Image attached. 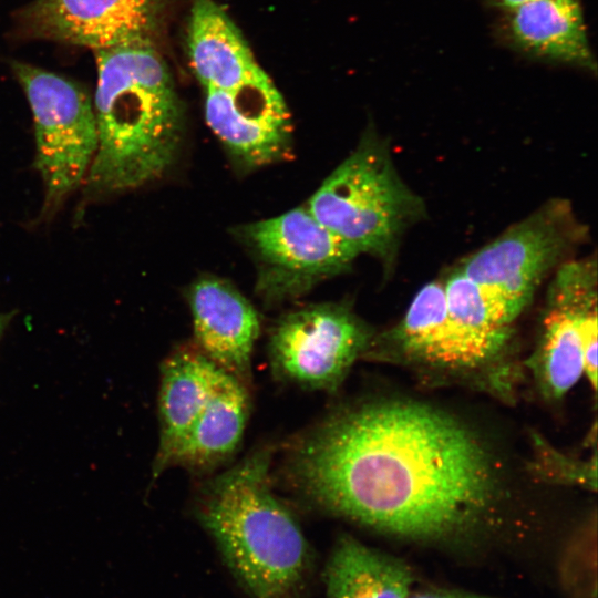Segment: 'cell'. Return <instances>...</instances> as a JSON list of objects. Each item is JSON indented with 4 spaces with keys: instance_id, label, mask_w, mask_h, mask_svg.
I'll use <instances>...</instances> for the list:
<instances>
[{
    "instance_id": "13",
    "label": "cell",
    "mask_w": 598,
    "mask_h": 598,
    "mask_svg": "<svg viewBox=\"0 0 598 598\" xmlns=\"http://www.w3.org/2000/svg\"><path fill=\"white\" fill-rule=\"evenodd\" d=\"M225 371L196 346H183L161 365L158 391L159 443L152 467L156 480L214 393Z\"/></svg>"
},
{
    "instance_id": "10",
    "label": "cell",
    "mask_w": 598,
    "mask_h": 598,
    "mask_svg": "<svg viewBox=\"0 0 598 598\" xmlns=\"http://www.w3.org/2000/svg\"><path fill=\"white\" fill-rule=\"evenodd\" d=\"M205 91L207 125L238 162L257 167L288 156L290 115L265 72L231 90Z\"/></svg>"
},
{
    "instance_id": "17",
    "label": "cell",
    "mask_w": 598,
    "mask_h": 598,
    "mask_svg": "<svg viewBox=\"0 0 598 598\" xmlns=\"http://www.w3.org/2000/svg\"><path fill=\"white\" fill-rule=\"evenodd\" d=\"M443 285L450 321L445 367L470 370L491 363L506 346L511 326L461 269Z\"/></svg>"
},
{
    "instance_id": "5",
    "label": "cell",
    "mask_w": 598,
    "mask_h": 598,
    "mask_svg": "<svg viewBox=\"0 0 598 598\" xmlns=\"http://www.w3.org/2000/svg\"><path fill=\"white\" fill-rule=\"evenodd\" d=\"M12 72L32 112L35 159L44 188L41 218L52 217L84 181L97 148L93 102L78 83L23 62Z\"/></svg>"
},
{
    "instance_id": "20",
    "label": "cell",
    "mask_w": 598,
    "mask_h": 598,
    "mask_svg": "<svg viewBox=\"0 0 598 598\" xmlns=\"http://www.w3.org/2000/svg\"><path fill=\"white\" fill-rule=\"evenodd\" d=\"M409 598H496L486 595H480L460 589L451 588H424L412 590Z\"/></svg>"
},
{
    "instance_id": "16",
    "label": "cell",
    "mask_w": 598,
    "mask_h": 598,
    "mask_svg": "<svg viewBox=\"0 0 598 598\" xmlns=\"http://www.w3.org/2000/svg\"><path fill=\"white\" fill-rule=\"evenodd\" d=\"M247 385L225 372L206 406L177 447L172 466L195 474L225 464L240 445L250 410Z\"/></svg>"
},
{
    "instance_id": "3",
    "label": "cell",
    "mask_w": 598,
    "mask_h": 598,
    "mask_svg": "<svg viewBox=\"0 0 598 598\" xmlns=\"http://www.w3.org/2000/svg\"><path fill=\"white\" fill-rule=\"evenodd\" d=\"M271 461L272 450L262 446L208 481L196 515L251 598H306L313 553L272 491Z\"/></svg>"
},
{
    "instance_id": "22",
    "label": "cell",
    "mask_w": 598,
    "mask_h": 598,
    "mask_svg": "<svg viewBox=\"0 0 598 598\" xmlns=\"http://www.w3.org/2000/svg\"><path fill=\"white\" fill-rule=\"evenodd\" d=\"M13 316V312H0V339L3 336Z\"/></svg>"
},
{
    "instance_id": "18",
    "label": "cell",
    "mask_w": 598,
    "mask_h": 598,
    "mask_svg": "<svg viewBox=\"0 0 598 598\" xmlns=\"http://www.w3.org/2000/svg\"><path fill=\"white\" fill-rule=\"evenodd\" d=\"M323 576L326 598H409L414 584L404 560L349 535L336 542Z\"/></svg>"
},
{
    "instance_id": "14",
    "label": "cell",
    "mask_w": 598,
    "mask_h": 598,
    "mask_svg": "<svg viewBox=\"0 0 598 598\" xmlns=\"http://www.w3.org/2000/svg\"><path fill=\"white\" fill-rule=\"evenodd\" d=\"M509 41L525 53L595 72L579 0H530L506 11Z\"/></svg>"
},
{
    "instance_id": "15",
    "label": "cell",
    "mask_w": 598,
    "mask_h": 598,
    "mask_svg": "<svg viewBox=\"0 0 598 598\" xmlns=\"http://www.w3.org/2000/svg\"><path fill=\"white\" fill-rule=\"evenodd\" d=\"M188 53L205 90H231L264 72L238 28L213 0L192 2Z\"/></svg>"
},
{
    "instance_id": "6",
    "label": "cell",
    "mask_w": 598,
    "mask_h": 598,
    "mask_svg": "<svg viewBox=\"0 0 598 598\" xmlns=\"http://www.w3.org/2000/svg\"><path fill=\"white\" fill-rule=\"evenodd\" d=\"M240 233L257 260L256 291L267 305L307 293L344 271L359 255L306 206L246 225Z\"/></svg>"
},
{
    "instance_id": "7",
    "label": "cell",
    "mask_w": 598,
    "mask_h": 598,
    "mask_svg": "<svg viewBox=\"0 0 598 598\" xmlns=\"http://www.w3.org/2000/svg\"><path fill=\"white\" fill-rule=\"evenodd\" d=\"M372 339L370 328L348 307L310 305L283 315L272 327L270 367L281 381L332 393Z\"/></svg>"
},
{
    "instance_id": "19",
    "label": "cell",
    "mask_w": 598,
    "mask_h": 598,
    "mask_svg": "<svg viewBox=\"0 0 598 598\" xmlns=\"http://www.w3.org/2000/svg\"><path fill=\"white\" fill-rule=\"evenodd\" d=\"M448 327L444 285L431 281L417 291L403 320L385 338L391 346L388 351L395 348L409 361L444 367Z\"/></svg>"
},
{
    "instance_id": "4",
    "label": "cell",
    "mask_w": 598,
    "mask_h": 598,
    "mask_svg": "<svg viewBox=\"0 0 598 598\" xmlns=\"http://www.w3.org/2000/svg\"><path fill=\"white\" fill-rule=\"evenodd\" d=\"M307 209L359 254L389 260L420 200L396 174L388 152L363 142L321 184Z\"/></svg>"
},
{
    "instance_id": "12",
    "label": "cell",
    "mask_w": 598,
    "mask_h": 598,
    "mask_svg": "<svg viewBox=\"0 0 598 598\" xmlns=\"http://www.w3.org/2000/svg\"><path fill=\"white\" fill-rule=\"evenodd\" d=\"M196 348L241 383L251 385V358L259 316L233 285L203 277L188 291Z\"/></svg>"
},
{
    "instance_id": "2",
    "label": "cell",
    "mask_w": 598,
    "mask_h": 598,
    "mask_svg": "<svg viewBox=\"0 0 598 598\" xmlns=\"http://www.w3.org/2000/svg\"><path fill=\"white\" fill-rule=\"evenodd\" d=\"M97 148L86 194L130 190L161 177L175 161L183 111L169 70L154 42L95 51Z\"/></svg>"
},
{
    "instance_id": "1",
    "label": "cell",
    "mask_w": 598,
    "mask_h": 598,
    "mask_svg": "<svg viewBox=\"0 0 598 598\" xmlns=\"http://www.w3.org/2000/svg\"><path fill=\"white\" fill-rule=\"evenodd\" d=\"M282 474L313 507L413 540L466 536L497 494L482 442L444 412L409 401L329 414L288 444Z\"/></svg>"
},
{
    "instance_id": "21",
    "label": "cell",
    "mask_w": 598,
    "mask_h": 598,
    "mask_svg": "<svg viewBox=\"0 0 598 598\" xmlns=\"http://www.w3.org/2000/svg\"><path fill=\"white\" fill-rule=\"evenodd\" d=\"M492 4L496 6L497 8H501L505 11L513 9L524 2L530 1V0H489Z\"/></svg>"
},
{
    "instance_id": "11",
    "label": "cell",
    "mask_w": 598,
    "mask_h": 598,
    "mask_svg": "<svg viewBox=\"0 0 598 598\" xmlns=\"http://www.w3.org/2000/svg\"><path fill=\"white\" fill-rule=\"evenodd\" d=\"M596 267L587 261L569 262L553 282L543 334L530 368L543 393L564 396L584 375L581 322L597 309Z\"/></svg>"
},
{
    "instance_id": "9",
    "label": "cell",
    "mask_w": 598,
    "mask_h": 598,
    "mask_svg": "<svg viewBox=\"0 0 598 598\" xmlns=\"http://www.w3.org/2000/svg\"><path fill=\"white\" fill-rule=\"evenodd\" d=\"M164 0H34L17 16L24 35L95 51L154 42Z\"/></svg>"
},
{
    "instance_id": "8",
    "label": "cell",
    "mask_w": 598,
    "mask_h": 598,
    "mask_svg": "<svg viewBox=\"0 0 598 598\" xmlns=\"http://www.w3.org/2000/svg\"><path fill=\"white\" fill-rule=\"evenodd\" d=\"M534 214L467 258L460 268L508 326L530 301L566 243L563 213Z\"/></svg>"
}]
</instances>
